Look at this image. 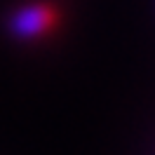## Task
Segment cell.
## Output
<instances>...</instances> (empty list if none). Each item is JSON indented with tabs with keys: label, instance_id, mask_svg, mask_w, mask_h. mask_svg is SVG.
Returning <instances> with one entry per match:
<instances>
[{
	"label": "cell",
	"instance_id": "6da1fadb",
	"mask_svg": "<svg viewBox=\"0 0 155 155\" xmlns=\"http://www.w3.org/2000/svg\"><path fill=\"white\" fill-rule=\"evenodd\" d=\"M57 24V10L42 5V2H33V5H24L10 17V31L12 35L21 40L40 38L54 28Z\"/></svg>",
	"mask_w": 155,
	"mask_h": 155
}]
</instances>
